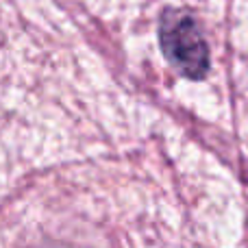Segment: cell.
I'll return each instance as SVG.
<instances>
[{
    "mask_svg": "<svg viewBox=\"0 0 248 248\" xmlns=\"http://www.w3.org/2000/svg\"><path fill=\"white\" fill-rule=\"evenodd\" d=\"M159 42L166 59L183 77L201 81L209 72V46L196 17L183 9H166L159 20Z\"/></svg>",
    "mask_w": 248,
    "mask_h": 248,
    "instance_id": "cell-1",
    "label": "cell"
}]
</instances>
